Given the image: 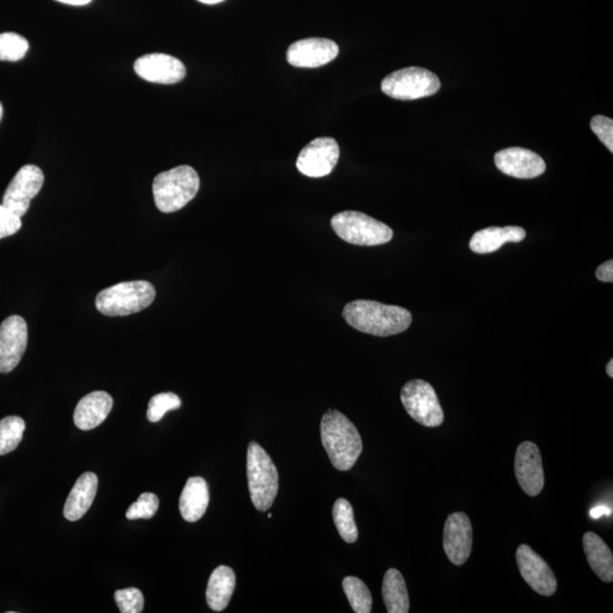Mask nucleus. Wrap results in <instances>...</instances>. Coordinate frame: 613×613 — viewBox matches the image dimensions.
Instances as JSON below:
<instances>
[{"mask_svg": "<svg viewBox=\"0 0 613 613\" xmlns=\"http://www.w3.org/2000/svg\"><path fill=\"white\" fill-rule=\"evenodd\" d=\"M342 315L353 329L381 338L402 333L412 321L407 309L371 300H354L345 304Z\"/></svg>", "mask_w": 613, "mask_h": 613, "instance_id": "f257e3e1", "label": "nucleus"}, {"mask_svg": "<svg viewBox=\"0 0 613 613\" xmlns=\"http://www.w3.org/2000/svg\"><path fill=\"white\" fill-rule=\"evenodd\" d=\"M321 435L331 465L341 471L351 470L362 452L361 436L352 421L330 409L321 418Z\"/></svg>", "mask_w": 613, "mask_h": 613, "instance_id": "f03ea898", "label": "nucleus"}, {"mask_svg": "<svg viewBox=\"0 0 613 613\" xmlns=\"http://www.w3.org/2000/svg\"><path fill=\"white\" fill-rule=\"evenodd\" d=\"M199 186V175L193 167L182 165L172 168L154 177V203L163 213L180 211L197 195Z\"/></svg>", "mask_w": 613, "mask_h": 613, "instance_id": "7ed1b4c3", "label": "nucleus"}, {"mask_svg": "<svg viewBox=\"0 0 613 613\" xmlns=\"http://www.w3.org/2000/svg\"><path fill=\"white\" fill-rule=\"evenodd\" d=\"M154 298L156 290L150 282H123L100 291L95 298V307L104 316H129L149 307Z\"/></svg>", "mask_w": 613, "mask_h": 613, "instance_id": "20e7f679", "label": "nucleus"}, {"mask_svg": "<svg viewBox=\"0 0 613 613\" xmlns=\"http://www.w3.org/2000/svg\"><path fill=\"white\" fill-rule=\"evenodd\" d=\"M247 476L250 497L259 511H267L279 490V472L274 462L257 442L248 447Z\"/></svg>", "mask_w": 613, "mask_h": 613, "instance_id": "39448f33", "label": "nucleus"}, {"mask_svg": "<svg viewBox=\"0 0 613 613\" xmlns=\"http://www.w3.org/2000/svg\"><path fill=\"white\" fill-rule=\"evenodd\" d=\"M331 229L345 242L374 247L390 242L393 231L388 225L359 212L336 213L331 220Z\"/></svg>", "mask_w": 613, "mask_h": 613, "instance_id": "423d86ee", "label": "nucleus"}, {"mask_svg": "<svg viewBox=\"0 0 613 613\" xmlns=\"http://www.w3.org/2000/svg\"><path fill=\"white\" fill-rule=\"evenodd\" d=\"M381 88L391 98L416 100L438 93L440 82L438 75L426 68L406 67L386 76Z\"/></svg>", "mask_w": 613, "mask_h": 613, "instance_id": "0eeeda50", "label": "nucleus"}, {"mask_svg": "<svg viewBox=\"0 0 613 613\" xmlns=\"http://www.w3.org/2000/svg\"><path fill=\"white\" fill-rule=\"evenodd\" d=\"M401 402L413 420L426 427L442 425L444 413L438 394L429 381H409L401 390Z\"/></svg>", "mask_w": 613, "mask_h": 613, "instance_id": "6e6552de", "label": "nucleus"}, {"mask_svg": "<svg viewBox=\"0 0 613 613\" xmlns=\"http://www.w3.org/2000/svg\"><path fill=\"white\" fill-rule=\"evenodd\" d=\"M44 181V173L38 166H23L5 191L4 206L18 217L25 216L29 211L31 200L43 188Z\"/></svg>", "mask_w": 613, "mask_h": 613, "instance_id": "1a4fd4ad", "label": "nucleus"}, {"mask_svg": "<svg viewBox=\"0 0 613 613\" xmlns=\"http://www.w3.org/2000/svg\"><path fill=\"white\" fill-rule=\"evenodd\" d=\"M340 147L333 138H317L300 153L297 167L300 173L309 177H322L331 174L338 163Z\"/></svg>", "mask_w": 613, "mask_h": 613, "instance_id": "9d476101", "label": "nucleus"}, {"mask_svg": "<svg viewBox=\"0 0 613 613\" xmlns=\"http://www.w3.org/2000/svg\"><path fill=\"white\" fill-rule=\"evenodd\" d=\"M516 559L522 578L536 593L551 597L557 592L558 583L554 572L529 545L521 544L517 549Z\"/></svg>", "mask_w": 613, "mask_h": 613, "instance_id": "9b49d317", "label": "nucleus"}, {"mask_svg": "<svg viewBox=\"0 0 613 613\" xmlns=\"http://www.w3.org/2000/svg\"><path fill=\"white\" fill-rule=\"evenodd\" d=\"M27 345V325L21 316L6 318L0 325V372L16 368Z\"/></svg>", "mask_w": 613, "mask_h": 613, "instance_id": "f8f14e48", "label": "nucleus"}, {"mask_svg": "<svg viewBox=\"0 0 613 613\" xmlns=\"http://www.w3.org/2000/svg\"><path fill=\"white\" fill-rule=\"evenodd\" d=\"M443 549L453 565L462 566L470 559L472 526L466 513L454 512L448 517L443 530Z\"/></svg>", "mask_w": 613, "mask_h": 613, "instance_id": "ddd939ff", "label": "nucleus"}, {"mask_svg": "<svg viewBox=\"0 0 613 613\" xmlns=\"http://www.w3.org/2000/svg\"><path fill=\"white\" fill-rule=\"evenodd\" d=\"M515 474L520 488L529 497H536L544 488L542 456L538 445L522 442L517 449Z\"/></svg>", "mask_w": 613, "mask_h": 613, "instance_id": "4468645a", "label": "nucleus"}, {"mask_svg": "<svg viewBox=\"0 0 613 613\" xmlns=\"http://www.w3.org/2000/svg\"><path fill=\"white\" fill-rule=\"evenodd\" d=\"M134 71L141 79L153 84H174L184 79V64L166 54H149L136 59Z\"/></svg>", "mask_w": 613, "mask_h": 613, "instance_id": "2eb2a0df", "label": "nucleus"}, {"mask_svg": "<svg viewBox=\"0 0 613 613\" xmlns=\"http://www.w3.org/2000/svg\"><path fill=\"white\" fill-rule=\"evenodd\" d=\"M339 45L330 39L308 38L291 44L286 58L295 67L315 68L334 61Z\"/></svg>", "mask_w": 613, "mask_h": 613, "instance_id": "dca6fc26", "label": "nucleus"}, {"mask_svg": "<svg viewBox=\"0 0 613 613\" xmlns=\"http://www.w3.org/2000/svg\"><path fill=\"white\" fill-rule=\"evenodd\" d=\"M494 162L499 172L516 179H534L547 170V165L539 154L524 148L499 150L495 153Z\"/></svg>", "mask_w": 613, "mask_h": 613, "instance_id": "f3484780", "label": "nucleus"}, {"mask_svg": "<svg viewBox=\"0 0 613 613\" xmlns=\"http://www.w3.org/2000/svg\"><path fill=\"white\" fill-rule=\"evenodd\" d=\"M113 408V398L104 391L85 395L77 403L74 411V422L77 429L90 430L98 427L106 420Z\"/></svg>", "mask_w": 613, "mask_h": 613, "instance_id": "a211bd4d", "label": "nucleus"}, {"mask_svg": "<svg viewBox=\"0 0 613 613\" xmlns=\"http://www.w3.org/2000/svg\"><path fill=\"white\" fill-rule=\"evenodd\" d=\"M97 488L98 477L94 472H84L76 480L64 507V516L67 520H79L88 512L97 494Z\"/></svg>", "mask_w": 613, "mask_h": 613, "instance_id": "6ab92c4d", "label": "nucleus"}, {"mask_svg": "<svg viewBox=\"0 0 613 613\" xmlns=\"http://www.w3.org/2000/svg\"><path fill=\"white\" fill-rule=\"evenodd\" d=\"M526 238V231L519 226L488 227L476 232L470 240V247L476 253L497 252L509 242H520Z\"/></svg>", "mask_w": 613, "mask_h": 613, "instance_id": "aec40b11", "label": "nucleus"}, {"mask_svg": "<svg viewBox=\"0 0 613 613\" xmlns=\"http://www.w3.org/2000/svg\"><path fill=\"white\" fill-rule=\"evenodd\" d=\"M209 504L207 481L202 477H191L180 498V511L183 519L195 522L202 519Z\"/></svg>", "mask_w": 613, "mask_h": 613, "instance_id": "412c9836", "label": "nucleus"}, {"mask_svg": "<svg viewBox=\"0 0 613 613\" xmlns=\"http://www.w3.org/2000/svg\"><path fill=\"white\" fill-rule=\"evenodd\" d=\"M583 547L588 565L604 583L613 580V554L607 543L593 531L583 538Z\"/></svg>", "mask_w": 613, "mask_h": 613, "instance_id": "4be33fe9", "label": "nucleus"}, {"mask_svg": "<svg viewBox=\"0 0 613 613\" xmlns=\"http://www.w3.org/2000/svg\"><path fill=\"white\" fill-rule=\"evenodd\" d=\"M235 574L227 566L217 567L209 578L206 598L209 608L213 611H222L229 606L235 588Z\"/></svg>", "mask_w": 613, "mask_h": 613, "instance_id": "5701e85b", "label": "nucleus"}, {"mask_svg": "<svg viewBox=\"0 0 613 613\" xmlns=\"http://www.w3.org/2000/svg\"><path fill=\"white\" fill-rule=\"evenodd\" d=\"M381 595H383L386 610L389 613H408L410 608L409 603V595L401 572L397 569H389L386 571L381 586Z\"/></svg>", "mask_w": 613, "mask_h": 613, "instance_id": "b1692460", "label": "nucleus"}, {"mask_svg": "<svg viewBox=\"0 0 613 613\" xmlns=\"http://www.w3.org/2000/svg\"><path fill=\"white\" fill-rule=\"evenodd\" d=\"M333 519L341 539L349 544L356 542L358 529L354 521L352 506L348 499L342 498L336 499L333 506Z\"/></svg>", "mask_w": 613, "mask_h": 613, "instance_id": "393cba45", "label": "nucleus"}, {"mask_svg": "<svg viewBox=\"0 0 613 613\" xmlns=\"http://www.w3.org/2000/svg\"><path fill=\"white\" fill-rule=\"evenodd\" d=\"M343 590L350 606L357 613L371 612L372 598L370 588L357 577L348 576L342 581Z\"/></svg>", "mask_w": 613, "mask_h": 613, "instance_id": "a878e982", "label": "nucleus"}, {"mask_svg": "<svg viewBox=\"0 0 613 613\" xmlns=\"http://www.w3.org/2000/svg\"><path fill=\"white\" fill-rule=\"evenodd\" d=\"M25 422L18 416H8L0 420V456L14 451L21 443Z\"/></svg>", "mask_w": 613, "mask_h": 613, "instance_id": "bb28decb", "label": "nucleus"}, {"mask_svg": "<svg viewBox=\"0 0 613 613\" xmlns=\"http://www.w3.org/2000/svg\"><path fill=\"white\" fill-rule=\"evenodd\" d=\"M29 43L14 32L0 34V61L17 62L25 56Z\"/></svg>", "mask_w": 613, "mask_h": 613, "instance_id": "cd10ccee", "label": "nucleus"}, {"mask_svg": "<svg viewBox=\"0 0 613 613\" xmlns=\"http://www.w3.org/2000/svg\"><path fill=\"white\" fill-rule=\"evenodd\" d=\"M181 399L172 392L159 393L150 399L147 417L148 420L157 422L167 411L176 410L181 407Z\"/></svg>", "mask_w": 613, "mask_h": 613, "instance_id": "c85d7f7f", "label": "nucleus"}, {"mask_svg": "<svg viewBox=\"0 0 613 613\" xmlns=\"http://www.w3.org/2000/svg\"><path fill=\"white\" fill-rule=\"evenodd\" d=\"M159 508V499L156 494L143 493L141 494L138 501L132 504L127 509L126 518L130 520L135 519H150L154 515Z\"/></svg>", "mask_w": 613, "mask_h": 613, "instance_id": "c756f323", "label": "nucleus"}, {"mask_svg": "<svg viewBox=\"0 0 613 613\" xmlns=\"http://www.w3.org/2000/svg\"><path fill=\"white\" fill-rule=\"evenodd\" d=\"M115 601L122 613H140L143 610V595L138 588L116 590Z\"/></svg>", "mask_w": 613, "mask_h": 613, "instance_id": "7c9ffc66", "label": "nucleus"}, {"mask_svg": "<svg viewBox=\"0 0 613 613\" xmlns=\"http://www.w3.org/2000/svg\"><path fill=\"white\" fill-rule=\"evenodd\" d=\"M590 129L598 135L606 147L613 153V121L611 118L597 115L590 121Z\"/></svg>", "mask_w": 613, "mask_h": 613, "instance_id": "2f4dec72", "label": "nucleus"}, {"mask_svg": "<svg viewBox=\"0 0 613 613\" xmlns=\"http://www.w3.org/2000/svg\"><path fill=\"white\" fill-rule=\"evenodd\" d=\"M22 227L21 217L0 204V239L15 234Z\"/></svg>", "mask_w": 613, "mask_h": 613, "instance_id": "473e14b6", "label": "nucleus"}, {"mask_svg": "<svg viewBox=\"0 0 613 613\" xmlns=\"http://www.w3.org/2000/svg\"><path fill=\"white\" fill-rule=\"evenodd\" d=\"M598 280L606 282V283H612L613 282V261H608L598 267L597 272Z\"/></svg>", "mask_w": 613, "mask_h": 613, "instance_id": "72a5a7b5", "label": "nucleus"}, {"mask_svg": "<svg viewBox=\"0 0 613 613\" xmlns=\"http://www.w3.org/2000/svg\"><path fill=\"white\" fill-rule=\"evenodd\" d=\"M56 2L72 5V6H84V5L89 4L91 0H56Z\"/></svg>", "mask_w": 613, "mask_h": 613, "instance_id": "f704fd0d", "label": "nucleus"}, {"mask_svg": "<svg viewBox=\"0 0 613 613\" xmlns=\"http://www.w3.org/2000/svg\"><path fill=\"white\" fill-rule=\"evenodd\" d=\"M603 513H606V515H608L610 513V510H608V508H594L592 511H590V515L594 518V519H597L599 516H602Z\"/></svg>", "mask_w": 613, "mask_h": 613, "instance_id": "c9c22d12", "label": "nucleus"}, {"mask_svg": "<svg viewBox=\"0 0 613 613\" xmlns=\"http://www.w3.org/2000/svg\"><path fill=\"white\" fill-rule=\"evenodd\" d=\"M607 374H608V376H610L611 379H612V377H613V361H612V359H611L610 361H608V363L607 365Z\"/></svg>", "mask_w": 613, "mask_h": 613, "instance_id": "e433bc0d", "label": "nucleus"}, {"mask_svg": "<svg viewBox=\"0 0 613 613\" xmlns=\"http://www.w3.org/2000/svg\"><path fill=\"white\" fill-rule=\"evenodd\" d=\"M198 2L207 4V5H213V4L224 2V0H198Z\"/></svg>", "mask_w": 613, "mask_h": 613, "instance_id": "4c0bfd02", "label": "nucleus"}, {"mask_svg": "<svg viewBox=\"0 0 613 613\" xmlns=\"http://www.w3.org/2000/svg\"><path fill=\"white\" fill-rule=\"evenodd\" d=\"M3 114H4L3 104L2 103H0V121H2Z\"/></svg>", "mask_w": 613, "mask_h": 613, "instance_id": "58836bf2", "label": "nucleus"}]
</instances>
